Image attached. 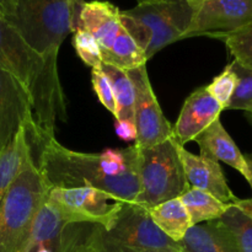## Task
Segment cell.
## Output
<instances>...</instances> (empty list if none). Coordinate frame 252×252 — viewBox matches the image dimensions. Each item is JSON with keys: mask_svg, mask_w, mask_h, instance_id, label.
Returning a JSON list of instances; mask_svg holds the SVG:
<instances>
[{"mask_svg": "<svg viewBox=\"0 0 252 252\" xmlns=\"http://www.w3.org/2000/svg\"><path fill=\"white\" fill-rule=\"evenodd\" d=\"M194 142L198 144L201 155L229 165L240 172L248 181L250 177V171L244 154L240 152L230 134L226 132L220 118L212 123L204 132H202L194 139Z\"/></svg>", "mask_w": 252, "mask_h": 252, "instance_id": "obj_14", "label": "cell"}, {"mask_svg": "<svg viewBox=\"0 0 252 252\" xmlns=\"http://www.w3.org/2000/svg\"><path fill=\"white\" fill-rule=\"evenodd\" d=\"M44 66L43 58L24 41L5 17L0 16V69L16 76L29 89L32 107L41 88Z\"/></svg>", "mask_w": 252, "mask_h": 252, "instance_id": "obj_8", "label": "cell"}, {"mask_svg": "<svg viewBox=\"0 0 252 252\" xmlns=\"http://www.w3.org/2000/svg\"><path fill=\"white\" fill-rule=\"evenodd\" d=\"M15 0H0V16L9 19L14 15Z\"/></svg>", "mask_w": 252, "mask_h": 252, "instance_id": "obj_31", "label": "cell"}, {"mask_svg": "<svg viewBox=\"0 0 252 252\" xmlns=\"http://www.w3.org/2000/svg\"><path fill=\"white\" fill-rule=\"evenodd\" d=\"M193 12V0H153L121 11V22L149 61L186 37Z\"/></svg>", "mask_w": 252, "mask_h": 252, "instance_id": "obj_3", "label": "cell"}, {"mask_svg": "<svg viewBox=\"0 0 252 252\" xmlns=\"http://www.w3.org/2000/svg\"><path fill=\"white\" fill-rule=\"evenodd\" d=\"M116 133L123 140H134L135 142L137 139V129H135L134 122H129V121L116 122Z\"/></svg>", "mask_w": 252, "mask_h": 252, "instance_id": "obj_30", "label": "cell"}, {"mask_svg": "<svg viewBox=\"0 0 252 252\" xmlns=\"http://www.w3.org/2000/svg\"><path fill=\"white\" fill-rule=\"evenodd\" d=\"M73 46L79 58L90 66L98 68L102 64V54L97 41L84 29H76L73 32Z\"/></svg>", "mask_w": 252, "mask_h": 252, "instance_id": "obj_25", "label": "cell"}, {"mask_svg": "<svg viewBox=\"0 0 252 252\" xmlns=\"http://www.w3.org/2000/svg\"><path fill=\"white\" fill-rule=\"evenodd\" d=\"M51 204L66 224L86 223L108 228L125 202L91 187L51 189L47 196Z\"/></svg>", "mask_w": 252, "mask_h": 252, "instance_id": "obj_6", "label": "cell"}, {"mask_svg": "<svg viewBox=\"0 0 252 252\" xmlns=\"http://www.w3.org/2000/svg\"><path fill=\"white\" fill-rule=\"evenodd\" d=\"M134 86V125L137 148H149L172 138V125L158 102L148 76L147 65L127 70Z\"/></svg>", "mask_w": 252, "mask_h": 252, "instance_id": "obj_7", "label": "cell"}, {"mask_svg": "<svg viewBox=\"0 0 252 252\" xmlns=\"http://www.w3.org/2000/svg\"><path fill=\"white\" fill-rule=\"evenodd\" d=\"M193 6L185 38L229 33L252 22V0H193Z\"/></svg>", "mask_w": 252, "mask_h": 252, "instance_id": "obj_9", "label": "cell"}, {"mask_svg": "<svg viewBox=\"0 0 252 252\" xmlns=\"http://www.w3.org/2000/svg\"><path fill=\"white\" fill-rule=\"evenodd\" d=\"M180 199L189 212L192 226L217 220L230 207V204L223 203L212 194L193 187H189Z\"/></svg>", "mask_w": 252, "mask_h": 252, "instance_id": "obj_20", "label": "cell"}, {"mask_svg": "<svg viewBox=\"0 0 252 252\" xmlns=\"http://www.w3.org/2000/svg\"><path fill=\"white\" fill-rule=\"evenodd\" d=\"M121 10L110 1H84L79 11L78 29H84L94 36L101 48V54L110 49L122 29Z\"/></svg>", "mask_w": 252, "mask_h": 252, "instance_id": "obj_13", "label": "cell"}, {"mask_svg": "<svg viewBox=\"0 0 252 252\" xmlns=\"http://www.w3.org/2000/svg\"><path fill=\"white\" fill-rule=\"evenodd\" d=\"M213 221L228 234L236 251L252 252V219L238 207L230 204L225 213Z\"/></svg>", "mask_w": 252, "mask_h": 252, "instance_id": "obj_21", "label": "cell"}, {"mask_svg": "<svg viewBox=\"0 0 252 252\" xmlns=\"http://www.w3.org/2000/svg\"><path fill=\"white\" fill-rule=\"evenodd\" d=\"M138 4H142V2H147V1H153V0H137Z\"/></svg>", "mask_w": 252, "mask_h": 252, "instance_id": "obj_33", "label": "cell"}, {"mask_svg": "<svg viewBox=\"0 0 252 252\" xmlns=\"http://www.w3.org/2000/svg\"><path fill=\"white\" fill-rule=\"evenodd\" d=\"M27 138L34 164L49 189L91 187L126 203L137 201L139 150L135 144L101 153H81L63 147L56 137L27 132Z\"/></svg>", "mask_w": 252, "mask_h": 252, "instance_id": "obj_1", "label": "cell"}, {"mask_svg": "<svg viewBox=\"0 0 252 252\" xmlns=\"http://www.w3.org/2000/svg\"><path fill=\"white\" fill-rule=\"evenodd\" d=\"M245 115H246V118H248L249 123H250L252 127V112H245Z\"/></svg>", "mask_w": 252, "mask_h": 252, "instance_id": "obj_32", "label": "cell"}, {"mask_svg": "<svg viewBox=\"0 0 252 252\" xmlns=\"http://www.w3.org/2000/svg\"><path fill=\"white\" fill-rule=\"evenodd\" d=\"M244 158H245V161L248 164L249 171H250V177H249L248 182L250 184L252 189V153H249V154H244ZM234 206L238 207L243 213H245L249 218L252 219V198L248 199H240L238 198L235 202H234Z\"/></svg>", "mask_w": 252, "mask_h": 252, "instance_id": "obj_29", "label": "cell"}, {"mask_svg": "<svg viewBox=\"0 0 252 252\" xmlns=\"http://www.w3.org/2000/svg\"><path fill=\"white\" fill-rule=\"evenodd\" d=\"M96 224L73 223L64 226L57 252H94Z\"/></svg>", "mask_w": 252, "mask_h": 252, "instance_id": "obj_22", "label": "cell"}, {"mask_svg": "<svg viewBox=\"0 0 252 252\" xmlns=\"http://www.w3.org/2000/svg\"><path fill=\"white\" fill-rule=\"evenodd\" d=\"M138 150L139 193L135 203L149 209L181 197L189 189L174 138Z\"/></svg>", "mask_w": 252, "mask_h": 252, "instance_id": "obj_4", "label": "cell"}, {"mask_svg": "<svg viewBox=\"0 0 252 252\" xmlns=\"http://www.w3.org/2000/svg\"><path fill=\"white\" fill-rule=\"evenodd\" d=\"M179 245L182 252H238L228 234L213 220L191 226Z\"/></svg>", "mask_w": 252, "mask_h": 252, "instance_id": "obj_16", "label": "cell"}, {"mask_svg": "<svg viewBox=\"0 0 252 252\" xmlns=\"http://www.w3.org/2000/svg\"><path fill=\"white\" fill-rule=\"evenodd\" d=\"M180 159L189 187L207 192L226 204L238 199L226 182L220 164L204 155H194L179 144Z\"/></svg>", "mask_w": 252, "mask_h": 252, "instance_id": "obj_12", "label": "cell"}, {"mask_svg": "<svg viewBox=\"0 0 252 252\" xmlns=\"http://www.w3.org/2000/svg\"><path fill=\"white\" fill-rule=\"evenodd\" d=\"M223 111L207 86H201L185 101L179 118L172 126V138L177 144L185 147L186 143L193 142L212 123L219 120Z\"/></svg>", "mask_w": 252, "mask_h": 252, "instance_id": "obj_11", "label": "cell"}, {"mask_svg": "<svg viewBox=\"0 0 252 252\" xmlns=\"http://www.w3.org/2000/svg\"><path fill=\"white\" fill-rule=\"evenodd\" d=\"M236 85H238V75L234 71L233 65L230 63L224 68L220 74L214 76L212 83L207 85V89L211 95L220 103L223 110H226L231 97H233Z\"/></svg>", "mask_w": 252, "mask_h": 252, "instance_id": "obj_26", "label": "cell"}, {"mask_svg": "<svg viewBox=\"0 0 252 252\" xmlns=\"http://www.w3.org/2000/svg\"><path fill=\"white\" fill-rule=\"evenodd\" d=\"M101 69L110 80L116 101V122H134V86L129 75L123 69L102 63Z\"/></svg>", "mask_w": 252, "mask_h": 252, "instance_id": "obj_18", "label": "cell"}, {"mask_svg": "<svg viewBox=\"0 0 252 252\" xmlns=\"http://www.w3.org/2000/svg\"><path fill=\"white\" fill-rule=\"evenodd\" d=\"M209 37L223 41L234 61L252 69V22L234 32L216 33Z\"/></svg>", "mask_w": 252, "mask_h": 252, "instance_id": "obj_23", "label": "cell"}, {"mask_svg": "<svg viewBox=\"0 0 252 252\" xmlns=\"http://www.w3.org/2000/svg\"><path fill=\"white\" fill-rule=\"evenodd\" d=\"M26 127L27 125L22 126L9 144L0 152V207L7 191L31 155Z\"/></svg>", "mask_w": 252, "mask_h": 252, "instance_id": "obj_15", "label": "cell"}, {"mask_svg": "<svg viewBox=\"0 0 252 252\" xmlns=\"http://www.w3.org/2000/svg\"><path fill=\"white\" fill-rule=\"evenodd\" d=\"M91 84H93L94 93L97 96L98 101L102 103L103 107H106V110L110 111L116 117L117 110H116V101L115 96H113L112 86H111L108 78L101 69V65L98 68L91 69Z\"/></svg>", "mask_w": 252, "mask_h": 252, "instance_id": "obj_27", "label": "cell"}, {"mask_svg": "<svg viewBox=\"0 0 252 252\" xmlns=\"http://www.w3.org/2000/svg\"><path fill=\"white\" fill-rule=\"evenodd\" d=\"M98 225H95V231H94V252H159V251H150V250H139V249L126 248V246L118 245V244L111 243V241L105 240L98 234Z\"/></svg>", "mask_w": 252, "mask_h": 252, "instance_id": "obj_28", "label": "cell"}, {"mask_svg": "<svg viewBox=\"0 0 252 252\" xmlns=\"http://www.w3.org/2000/svg\"><path fill=\"white\" fill-rule=\"evenodd\" d=\"M246 112H252V105L250 106V108H249V110L246 111Z\"/></svg>", "mask_w": 252, "mask_h": 252, "instance_id": "obj_34", "label": "cell"}, {"mask_svg": "<svg viewBox=\"0 0 252 252\" xmlns=\"http://www.w3.org/2000/svg\"><path fill=\"white\" fill-rule=\"evenodd\" d=\"M158 228L175 243H180L192 226L191 218L180 197L148 209Z\"/></svg>", "mask_w": 252, "mask_h": 252, "instance_id": "obj_17", "label": "cell"}, {"mask_svg": "<svg viewBox=\"0 0 252 252\" xmlns=\"http://www.w3.org/2000/svg\"><path fill=\"white\" fill-rule=\"evenodd\" d=\"M105 240L126 248L159 252H182L179 243L167 238L150 218L147 208L137 203H123L108 228L98 225Z\"/></svg>", "mask_w": 252, "mask_h": 252, "instance_id": "obj_5", "label": "cell"}, {"mask_svg": "<svg viewBox=\"0 0 252 252\" xmlns=\"http://www.w3.org/2000/svg\"><path fill=\"white\" fill-rule=\"evenodd\" d=\"M48 191L31 153L0 207V252H27L34 220Z\"/></svg>", "mask_w": 252, "mask_h": 252, "instance_id": "obj_2", "label": "cell"}, {"mask_svg": "<svg viewBox=\"0 0 252 252\" xmlns=\"http://www.w3.org/2000/svg\"><path fill=\"white\" fill-rule=\"evenodd\" d=\"M25 125H34L31 93L16 76L0 69V152Z\"/></svg>", "mask_w": 252, "mask_h": 252, "instance_id": "obj_10", "label": "cell"}, {"mask_svg": "<svg viewBox=\"0 0 252 252\" xmlns=\"http://www.w3.org/2000/svg\"><path fill=\"white\" fill-rule=\"evenodd\" d=\"M231 65L238 75V85L226 110H243L246 112L252 105V69L235 61L231 62Z\"/></svg>", "mask_w": 252, "mask_h": 252, "instance_id": "obj_24", "label": "cell"}, {"mask_svg": "<svg viewBox=\"0 0 252 252\" xmlns=\"http://www.w3.org/2000/svg\"><path fill=\"white\" fill-rule=\"evenodd\" d=\"M147 62L144 52L125 27L121 29L110 49L102 53V63L115 65L126 71L147 65Z\"/></svg>", "mask_w": 252, "mask_h": 252, "instance_id": "obj_19", "label": "cell"}]
</instances>
